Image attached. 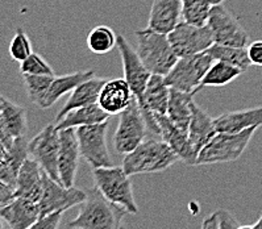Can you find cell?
Listing matches in <instances>:
<instances>
[{
	"instance_id": "cell-1",
	"label": "cell",
	"mask_w": 262,
	"mask_h": 229,
	"mask_svg": "<svg viewBox=\"0 0 262 229\" xmlns=\"http://www.w3.org/2000/svg\"><path fill=\"white\" fill-rule=\"evenodd\" d=\"M125 208L108 200L96 187L87 190L86 200L79 204L75 219L68 223L69 229H123Z\"/></svg>"
},
{
	"instance_id": "cell-2",
	"label": "cell",
	"mask_w": 262,
	"mask_h": 229,
	"mask_svg": "<svg viewBox=\"0 0 262 229\" xmlns=\"http://www.w3.org/2000/svg\"><path fill=\"white\" fill-rule=\"evenodd\" d=\"M178 159V155L164 140H144L133 152L124 155L123 167L128 175L161 173Z\"/></svg>"
},
{
	"instance_id": "cell-3",
	"label": "cell",
	"mask_w": 262,
	"mask_h": 229,
	"mask_svg": "<svg viewBox=\"0 0 262 229\" xmlns=\"http://www.w3.org/2000/svg\"><path fill=\"white\" fill-rule=\"evenodd\" d=\"M136 42L140 58L151 74L165 77L179 59L165 33L150 28L136 31Z\"/></svg>"
},
{
	"instance_id": "cell-4",
	"label": "cell",
	"mask_w": 262,
	"mask_h": 229,
	"mask_svg": "<svg viewBox=\"0 0 262 229\" xmlns=\"http://www.w3.org/2000/svg\"><path fill=\"white\" fill-rule=\"evenodd\" d=\"M93 178L95 187L110 201L125 208L128 214L137 215L139 207L133 195V186L130 175L125 173L124 167L103 166L93 169Z\"/></svg>"
},
{
	"instance_id": "cell-5",
	"label": "cell",
	"mask_w": 262,
	"mask_h": 229,
	"mask_svg": "<svg viewBox=\"0 0 262 229\" xmlns=\"http://www.w3.org/2000/svg\"><path fill=\"white\" fill-rule=\"evenodd\" d=\"M258 128H249L237 133L219 132L207 144L198 155V165L227 164L233 162L243 155L249 145L253 134Z\"/></svg>"
},
{
	"instance_id": "cell-6",
	"label": "cell",
	"mask_w": 262,
	"mask_h": 229,
	"mask_svg": "<svg viewBox=\"0 0 262 229\" xmlns=\"http://www.w3.org/2000/svg\"><path fill=\"white\" fill-rule=\"evenodd\" d=\"M215 59L207 52L195 56L179 58L174 67L165 75V81L169 87L183 93H198L204 75L210 70Z\"/></svg>"
},
{
	"instance_id": "cell-7",
	"label": "cell",
	"mask_w": 262,
	"mask_h": 229,
	"mask_svg": "<svg viewBox=\"0 0 262 229\" xmlns=\"http://www.w3.org/2000/svg\"><path fill=\"white\" fill-rule=\"evenodd\" d=\"M146 121L144 119L137 99L120 113L119 124L114 134V146L117 154L126 155L133 152L145 140Z\"/></svg>"
},
{
	"instance_id": "cell-8",
	"label": "cell",
	"mask_w": 262,
	"mask_h": 229,
	"mask_svg": "<svg viewBox=\"0 0 262 229\" xmlns=\"http://www.w3.org/2000/svg\"><path fill=\"white\" fill-rule=\"evenodd\" d=\"M167 36L179 58L207 52L215 43L208 25L199 27L181 21Z\"/></svg>"
},
{
	"instance_id": "cell-9",
	"label": "cell",
	"mask_w": 262,
	"mask_h": 229,
	"mask_svg": "<svg viewBox=\"0 0 262 229\" xmlns=\"http://www.w3.org/2000/svg\"><path fill=\"white\" fill-rule=\"evenodd\" d=\"M108 121L94 125L75 128L79 141L80 155L89 162L93 169L112 166V158L107 146Z\"/></svg>"
},
{
	"instance_id": "cell-10",
	"label": "cell",
	"mask_w": 262,
	"mask_h": 229,
	"mask_svg": "<svg viewBox=\"0 0 262 229\" xmlns=\"http://www.w3.org/2000/svg\"><path fill=\"white\" fill-rule=\"evenodd\" d=\"M29 154L40 164L42 170L61 183L58 171L59 154V130L56 124H49L36 134L28 144Z\"/></svg>"
},
{
	"instance_id": "cell-11",
	"label": "cell",
	"mask_w": 262,
	"mask_h": 229,
	"mask_svg": "<svg viewBox=\"0 0 262 229\" xmlns=\"http://www.w3.org/2000/svg\"><path fill=\"white\" fill-rule=\"evenodd\" d=\"M207 25L211 29L213 42L217 45L245 48L249 42L245 29L223 4L212 6Z\"/></svg>"
},
{
	"instance_id": "cell-12",
	"label": "cell",
	"mask_w": 262,
	"mask_h": 229,
	"mask_svg": "<svg viewBox=\"0 0 262 229\" xmlns=\"http://www.w3.org/2000/svg\"><path fill=\"white\" fill-rule=\"evenodd\" d=\"M86 198L87 191L75 189L74 186H63L43 171V191L40 200L41 216H47L53 212H65L79 205Z\"/></svg>"
},
{
	"instance_id": "cell-13",
	"label": "cell",
	"mask_w": 262,
	"mask_h": 229,
	"mask_svg": "<svg viewBox=\"0 0 262 229\" xmlns=\"http://www.w3.org/2000/svg\"><path fill=\"white\" fill-rule=\"evenodd\" d=\"M116 47L120 53L121 62H123L124 79L129 84L137 102L141 103L144 100V95H145L146 86L149 83L151 73L144 65L137 50L133 49L130 43L121 34H117Z\"/></svg>"
},
{
	"instance_id": "cell-14",
	"label": "cell",
	"mask_w": 262,
	"mask_h": 229,
	"mask_svg": "<svg viewBox=\"0 0 262 229\" xmlns=\"http://www.w3.org/2000/svg\"><path fill=\"white\" fill-rule=\"evenodd\" d=\"M170 99V87L165 81L164 75L151 74L146 86L144 100L139 103L144 119L148 125V130L161 136V129L156 120V114H166Z\"/></svg>"
},
{
	"instance_id": "cell-15",
	"label": "cell",
	"mask_w": 262,
	"mask_h": 229,
	"mask_svg": "<svg viewBox=\"0 0 262 229\" xmlns=\"http://www.w3.org/2000/svg\"><path fill=\"white\" fill-rule=\"evenodd\" d=\"M28 130L27 109L7 99L0 98V134H2V148L10 149L16 139L25 137Z\"/></svg>"
},
{
	"instance_id": "cell-16",
	"label": "cell",
	"mask_w": 262,
	"mask_h": 229,
	"mask_svg": "<svg viewBox=\"0 0 262 229\" xmlns=\"http://www.w3.org/2000/svg\"><path fill=\"white\" fill-rule=\"evenodd\" d=\"M80 148L75 128L59 130L58 171L61 183L66 187L74 186L78 165H79Z\"/></svg>"
},
{
	"instance_id": "cell-17",
	"label": "cell",
	"mask_w": 262,
	"mask_h": 229,
	"mask_svg": "<svg viewBox=\"0 0 262 229\" xmlns=\"http://www.w3.org/2000/svg\"><path fill=\"white\" fill-rule=\"evenodd\" d=\"M156 120L161 129V139L173 149L174 153L178 155L179 161L186 165H198V153L190 143L188 133L170 121L166 114H156Z\"/></svg>"
},
{
	"instance_id": "cell-18",
	"label": "cell",
	"mask_w": 262,
	"mask_h": 229,
	"mask_svg": "<svg viewBox=\"0 0 262 229\" xmlns=\"http://www.w3.org/2000/svg\"><path fill=\"white\" fill-rule=\"evenodd\" d=\"M0 216L11 229H29L41 217L40 203L25 198H15L2 207Z\"/></svg>"
},
{
	"instance_id": "cell-19",
	"label": "cell",
	"mask_w": 262,
	"mask_h": 229,
	"mask_svg": "<svg viewBox=\"0 0 262 229\" xmlns=\"http://www.w3.org/2000/svg\"><path fill=\"white\" fill-rule=\"evenodd\" d=\"M133 99L135 95L125 79H111L103 86L98 103L110 116H114L125 111Z\"/></svg>"
},
{
	"instance_id": "cell-20",
	"label": "cell",
	"mask_w": 262,
	"mask_h": 229,
	"mask_svg": "<svg viewBox=\"0 0 262 229\" xmlns=\"http://www.w3.org/2000/svg\"><path fill=\"white\" fill-rule=\"evenodd\" d=\"M43 191V170L36 159L27 158L20 169L16 183V198H25L40 203Z\"/></svg>"
},
{
	"instance_id": "cell-21",
	"label": "cell",
	"mask_w": 262,
	"mask_h": 229,
	"mask_svg": "<svg viewBox=\"0 0 262 229\" xmlns=\"http://www.w3.org/2000/svg\"><path fill=\"white\" fill-rule=\"evenodd\" d=\"M182 16V0H153L148 28L169 34L179 24Z\"/></svg>"
},
{
	"instance_id": "cell-22",
	"label": "cell",
	"mask_w": 262,
	"mask_h": 229,
	"mask_svg": "<svg viewBox=\"0 0 262 229\" xmlns=\"http://www.w3.org/2000/svg\"><path fill=\"white\" fill-rule=\"evenodd\" d=\"M28 144L25 137H19L15 140V143L10 149L2 148V161H0V180L2 182L16 187L20 169L29 154Z\"/></svg>"
},
{
	"instance_id": "cell-23",
	"label": "cell",
	"mask_w": 262,
	"mask_h": 229,
	"mask_svg": "<svg viewBox=\"0 0 262 229\" xmlns=\"http://www.w3.org/2000/svg\"><path fill=\"white\" fill-rule=\"evenodd\" d=\"M215 125L217 132L227 133H237L254 127L259 128L262 125V105L220 114L215 119Z\"/></svg>"
},
{
	"instance_id": "cell-24",
	"label": "cell",
	"mask_w": 262,
	"mask_h": 229,
	"mask_svg": "<svg viewBox=\"0 0 262 229\" xmlns=\"http://www.w3.org/2000/svg\"><path fill=\"white\" fill-rule=\"evenodd\" d=\"M217 133L219 132L216 129L215 119L211 118L196 103H192V116L188 127V139L196 150L198 155Z\"/></svg>"
},
{
	"instance_id": "cell-25",
	"label": "cell",
	"mask_w": 262,
	"mask_h": 229,
	"mask_svg": "<svg viewBox=\"0 0 262 229\" xmlns=\"http://www.w3.org/2000/svg\"><path fill=\"white\" fill-rule=\"evenodd\" d=\"M105 82L107 81L103 79V78L93 77L87 79L86 82H83V83H80L74 91H71V95L69 96L68 102L65 103V105L62 107L61 111L57 114V123L65 118L69 112L80 108V107H84V105L98 103L99 95H100V91H102Z\"/></svg>"
},
{
	"instance_id": "cell-26",
	"label": "cell",
	"mask_w": 262,
	"mask_h": 229,
	"mask_svg": "<svg viewBox=\"0 0 262 229\" xmlns=\"http://www.w3.org/2000/svg\"><path fill=\"white\" fill-rule=\"evenodd\" d=\"M196 93H183L170 87V99L167 105L166 116L176 127L188 133V127L191 123L192 103Z\"/></svg>"
},
{
	"instance_id": "cell-27",
	"label": "cell",
	"mask_w": 262,
	"mask_h": 229,
	"mask_svg": "<svg viewBox=\"0 0 262 229\" xmlns=\"http://www.w3.org/2000/svg\"><path fill=\"white\" fill-rule=\"evenodd\" d=\"M95 77V73L93 70L89 72H75L71 74L59 75V77H54L52 84H50L49 90H48L45 100H43L41 108L48 109L50 108L53 104H56L62 96L65 94L74 91L80 83L86 82L90 78Z\"/></svg>"
},
{
	"instance_id": "cell-28",
	"label": "cell",
	"mask_w": 262,
	"mask_h": 229,
	"mask_svg": "<svg viewBox=\"0 0 262 229\" xmlns=\"http://www.w3.org/2000/svg\"><path fill=\"white\" fill-rule=\"evenodd\" d=\"M108 118L110 114L99 105V103H94V104L84 105V107L69 112L56 125L57 129L62 130L69 129V128L83 127V125L100 124V123L108 121Z\"/></svg>"
},
{
	"instance_id": "cell-29",
	"label": "cell",
	"mask_w": 262,
	"mask_h": 229,
	"mask_svg": "<svg viewBox=\"0 0 262 229\" xmlns=\"http://www.w3.org/2000/svg\"><path fill=\"white\" fill-rule=\"evenodd\" d=\"M243 70L237 66H233L231 63L223 62V61H215L210 70L204 75L203 81L201 83V88L203 87H222L227 86L228 83L237 79Z\"/></svg>"
},
{
	"instance_id": "cell-30",
	"label": "cell",
	"mask_w": 262,
	"mask_h": 229,
	"mask_svg": "<svg viewBox=\"0 0 262 229\" xmlns=\"http://www.w3.org/2000/svg\"><path fill=\"white\" fill-rule=\"evenodd\" d=\"M207 53L215 61H223V62L237 66L243 72H247L248 67L252 65L249 59V54H248V49H245V48L225 47V45L213 43L212 47L207 50Z\"/></svg>"
},
{
	"instance_id": "cell-31",
	"label": "cell",
	"mask_w": 262,
	"mask_h": 229,
	"mask_svg": "<svg viewBox=\"0 0 262 229\" xmlns=\"http://www.w3.org/2000/svg\"><path fill=\"white\" fill-rule=\"evenodd\" d=\"M117 42V36L107 25H98L87 36V47L94 54H107Z\"/></svg>"
},
{
	"instance_id": "cell-32",
	"label": "cell",
	"mask_w": 262,
	"mask_h": 229,
	"mask_svg": "<svg viewBox=\"0 0 262 229\" xmlns=\"http://www.w3.org/2000/svg\"><path fill=\"white\" fill-rule=\"evenodd\" d=\"M211 8L210 0H182V17L186 22L203 27L208 24Z\"/></svg>"
},
{
	"instance_id": "cell-33",
	"label": "cell",
	"mask_w": 262,
	"mask_h": 229,
	"mask_svg": "<svg viewBox=\"0 0 262 229\" xmlns=\"http://www.w3.org/2000/svg\"><path fill=\"white\" fill-rule=\"evenodd\" d=\"M25 87H27V93L28 98L32 103L38 105L41 108L45 96H47L48 90H49L50 84H52L54 75H23Z\"/></svg>"
},
{
	"instance_id": "cell-34",
	"label": "cell",
	"mask_w": 262,
	"mask_h": 229,
	"mask_svg": "<svg viewBox=\"0 0 262 229\" xmlns=\"http://www.w3.org/2000/svg\"><path fill=\"white\" fill-rule=\"evenodd\" d=\"M32 42L24 29L17 28L10 43V56L13 61L23 62L32 54Z\"/></svg>"
},
{
	"instance_id": "cell-35",
	"label": "cell",
	"mask_w": 262,
	"mask_h": 229,
	"mask_svg": "<svg viewBox=\"0 0 262 229\" xmlns=\"http://www.w3.org/2000/svg\"><path fill=\"white\" fill-rule=\"evenodd\" d=\"M21 75H54L52 66L37 53H32L28 58L20 62Z\"/></svg>"
},
{
	"instance_id": "cell-36",
	"label": "cell",
	"mask_w": 262,
	"mask_h": 229,
	"mask_svg": "<svg viewBox=\"0 0 262 229\" xmlns=\"http://www.w3.org/2000/svg\"><path fill=\"white\" fill-rule=\"evenodd\" d=\"M62 215L63 212H53L47 216H41L29 229H58Z\"/></svg>"
},
{
	"instance_id": "cell-37",
	"label": "cell",
	"mask_w": 262,
	"mask_h": 229,
	"mask_svg": "<svg viewBox=\"0 0 262 229\" xmlns=\"http://www.w3.org/2000/svg\"><path fill=\"white\" fill-rule=\"evenodd\" d=\"M248 54L252 65L262 67V41H254L248 48Z\"/></svg>"
},
{
	"instance_id": "cell-38",
	"label": "cell",
	"mask_w": 262,
	"mask_h": 229,
	"mask_svg": "<svg viewBox=\"0 0 262 229\" xmlns=\"http://www.w3.org/2000/svg\"><path fill=\"white\" fill-rule=\"evenodd\" d=\"M16 198V187L0 180V205L4 207Z\"/></svg>"
},
{
	"instance_id": "cell-39",
	"label": "cell",
	"mask_w": 262,
	"mask_h": 229,
	"mask_svg": "<svg viewBox=\"0 0 262 229\" xmlns=\"http://www.w3.org/2000/svg\"><path fill=\"white\" fill-rule=\"evenodd\" d=\"M201 229H220L216 212H213V214H211V215H208L207 217H204Z\"/></svg>"
},
{
	"instance_id": "cell-40",
	"label": "cell",
	"mask_w": 262,
	"mask_h": 229,
	"mask_svg": "<svg viewBox=\"0 0 262 229\" xmlns=\"http://www.w3.org/2000/svg\"><path fill=\"white\" fill-rule=\"evenodd\" d=\"M253 226H254V229H262V214L261 216H259V219L256 221V224H254Z\"/></svg>"
},
{
	"instance_id": "cell-41",
	"label": "cell",
	"mask_w": 262,
	"mask_h": 229,
	"mask_svg": "<svg viewBox=\"0 0 262 229\" xmlns=\"http://www.w3.org/2000/svg\"><path fill=\"white\" fill-rule=\"evenodd\" d=\"M210 2H211V4H212V6H216V4H223L225 0H210Z\"/></svg>"
},
{
	"instance_id": "cell-42",
	"label": "cell",
	"mask_w": 262,
	"mask_h": 229,
	"mask_svg": "<svg viewBox=\"0 0 262 229\" xmlns=\"http://www.w3.org/2000/svg\"><path fill=\"white\" fill-rule=\"evenodd\" d=\"M237 229H254V226H253V225L252 226H248V225L243 226V225H240Z\"/></svg>"
}]
</instances>
